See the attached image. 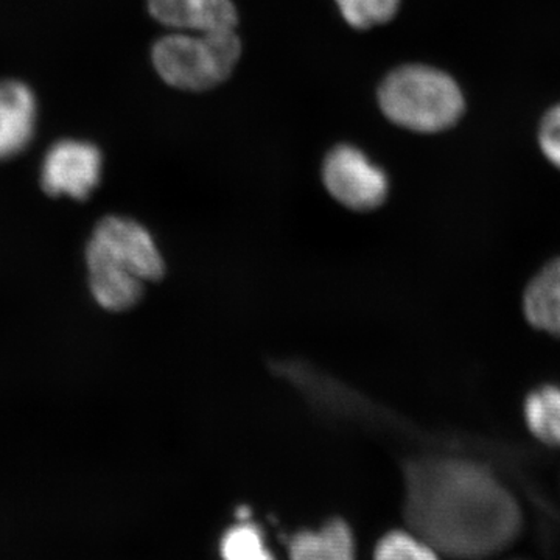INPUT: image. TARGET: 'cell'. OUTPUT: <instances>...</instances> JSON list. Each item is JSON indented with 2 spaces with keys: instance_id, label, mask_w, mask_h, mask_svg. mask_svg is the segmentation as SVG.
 Returning <instances> with one entry per match:
<instances>
[{
  "instance_id": "6",
  "label": "cell",
  "mask_w": 560,
  "mask_h": 560,
  "mask_svg": "<svg viewBox=\"0 0 560 560\" xmlns=\"http://www.w3.org/2000/svg\"><path fill=\"white\" fill-rule=\"evenodd\" d=\"M323 180L334 200L355 212H371L388 198L386 173L352 145L335 147L327 154Z\"/></svg>"
},
{
  "instance_id": "4",
  "label": "cell",
  "mask_w": 560,
  "mask_h": 560,
  "mask_svg": "<svg viewBox=\"0 0 560 560\" xmlns=\"http://www.w3.org/2000/svg\"><path fill=\"white\" fill-rule=\"evenodd\" d=\"M242 43L234 31L200 35L172 33L151 46L153 69L168 86L180 91H208L230 79L241 60Z\"/></svg>"
},
{
  "instance_id": "15",
  "label": "cell",
  "mask_w": 560,
  "mask_h": 560,
  "mask_svg": "<svg viewBox=\"0 0 560 560\" xmlns=\"http://www.w3.org/2000/svg\"><path fill=\"white\" fill-rule=\"evenodd\" d=\"M539 143L545 158L560 171V105L545 114L540 124Z\"/></svg>"
},
{
  "instance_id": "1",
  "label": "cell",
  "mask_w": 560,
  "mask_h": 560,
  "mask_svg": "<svg viewBox=\"0 0 560 560\" xmlns=\"http://www.w3.org/2000/svg\"><path fill=\"white\" fill-rule=\"evenodd\" d=\"M405 517L441 555L478 560L518 536L522 512L506 486L482 464L436 458L405 470Z\"/></svg>"
},
{
  "instance_id": "8",
  "label": "cell",
  "mask_w": 560,
  "mask_h": 560,
  "mask_svg": "<svg viewBox=\"0 0 560 560\" xmlns=\"http://www.w3.org/2000/svg\"><path fill=\"white\" fill-rule=\"evenodd\" d=\"M150 16L176 31H234L237 11L231 0H147Z\"/></svg>"
},
{
  "instance_id": "14",
  "label": "cell",
  "mask_w": 560,
  "mask_h": 560,
  "mask_svg": "<svg viewBox=\"0 0 560 560\" xmlns=\"http://www.w3.org/2000/svg\"><path fill=\"white\" fill-rule=\"evenodd\" d=\"M342 18L353 28L366 31L396 16L400 0H335Z\"/></svg>"
},
{
  "instance_id": "12",
  "label": "cell",
  "mask_w": 560,
  "mask_h": 560,
  "mask_svg": "<svg viewBox=\"0 0 560 560\" xmlns=\"http://www.w3.org/2000/svg\"><path fill=\"white\" fill-rule=\"evenodd\" d=\"M221 560H278L265 544L264 530L254 522L238 521L220 540Z\"/></svg>"
},
{
  "instance_id": "13",
  "label": "cell",
  "mask_w": 560,
  "mask_h": 560,
  "mask_svg": "<svg viewBox=\"0 0 560 560\" xmlns=\"http://www.w3.org/2000/svg\"><path fill=\"white\" fill-rule=\"evenodd\" d=\"M374 560H441L436 548L418 534L393 530L385 534L374 551Z\"/></svg>"
},
{
  "instance_id": "9",
  "label": "cell",
  "mask_w": 560,
  "mask_h": 560,
  "mask_svg": "<svg viewBox=\"0 0 560 560\" xmlns=\"http://www.w3.org/2000/svg\"><path fill=\"white\" fill-rule=\"evenodd\" d=\"M291 560H355V540L341 518L318 530H300L289 541Z\"/></svg>"
},
{
  "instance_id": "5",
  "label": "cell",
  "mask_w": 560,
  "mask_h": 560,
  "mask_svg": "<svg viewBox=\"0 0 560 560\" xmlns=\"http://www.w3.org/2000/svg\"><path fill=\"white\" fill-rule=\"evenodd\" d=\"M105 153L95 140L61 136L44 151L39 165L40 189L49 197L84 201L98 189Z\"/></svg>"
},
{
  "instance_id": "2",
  "label": "cell",
  "mask_w": 560,
  "mask_h": 560,
  "mask_svg": "<svg viewBox=\"0 0 560 560\" xmlns=\"http://www.w3.org/2000/svg\"><path fill=\"white\" fill-rule=\"evenodd\" d=\"M92 296L105 311L125 312L142 300L147 283L165 272V260L151 232L128 217L98 221L86 248Z\"/></svg>"
},
{
  "instance_id": "11",
  "label": "cell",
  "mask_w": 560,
  "mask_h": 560,
  "mask_svg": "<svg viewBox=\"0 0 560 560\" xmlns=\"http://www.w3.org/2000/svg\"><path fill=\"white\" fill-rule=\"evenodd\" d=\"M526 425L530 433L544 444L560 448V388L541 386L533 390L525 400Z\"/></svg>"
},
{
  "instance_id": "10",
  "label": "cell",
  "mask_w": 560,
  "mask_h": 560,
  "mask_svg": "<svg viewBox=\"0 0 560 560\" xmlns=\"http://www.w3.org/2000/svg\"><path fill=\"white\" fill-rule=\"evenodd\" d=\"M523 311L530 326L560 337V259L545 265L530 280Z\"/></svg>"
},
{
  "instance_id": "7",
  "label": "cell",
  "mask_w": 560,
  "mask_h": 560,
  "mask_svg": "<svg viewBox=\"0 0 560 560\" xmlns=\"http://www.w3.org/2000/svg\"><path fill=\"white\" fill-rule=\"evenodd\" d=\"M38 92L20 77L0 79V162L16 160L38 136Z\"/></svg>"
},
{
  "instance_id": "3",
  "label": "cell",
  "mask_w": 560,
  "mask_h": 560,
  "mask_svg": "<svg viewBox=\"0 0 560 560\" xmlns=\"http://www.w3.org/2000/svg\"><path fill=\"white\" fill-rule=\"evenodd\" d=\"M383 114L393 124L416 132H440L453 127L464 113L458 83L430 66L397 68L378 90Z\"/></svg>"
}]
</instances>
